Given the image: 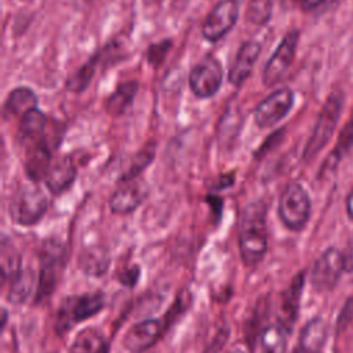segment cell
Wrapping results in <instances>:
<instances>
[{"label": "cell", "instance_id": "6da1fadb", "mask_svg": "<svg viewBox=\"0 0 353 353\" xmlns=\"http://www.w3.org/2000/svg\"><path fill=\"white\" fill-rule=\"evenodd\" d=\"M240 254L247 266H256L268 250L265 207L251 203L245 207L240 223Z\"/></svg>", "mask_w": 353, "mask_h": 353}, {"label": "cell", "instance_id": "7a4b0ae2", "mask_svg": "<svg viewBox=\"0 0 353 353\" xmlns=\"http://www.w3.org/2000/svg\"><path fill=\"white\" fill-rule=\"evenodd\" d=\"M343 95L341 92H332L323 105V109L317 117L313 132L305 146L303 159L312 160L319 154V152L328 143L330 138L334 134L335 125L339 120L342 110Z\"/></svg>", "mask_w": 353, "mask_h": 353}, {"label": "cell", "instance_id": "3957f363", "mask_svg": "<svg viewBox=\"0 0 353 353\" xmlns=\"http://www.w3.org/2000/svg\"><path fill=\"white\" fill-rule=\"evenodd\" d=\"M105 305V298L101 292L83 294L77 296L66 298L57 316L55 328L59 334L70 330L76 323H80L95 313H98Z\"/></svg>", "mask_w": 353, "mask_h": 353}, {"label": "cell", "instance_id": "277c9868", "mask_svg": "<svg viewBox=\"0 0 353 353\" xmlns=\"http://www.w3.org/2000/svg\"><path fill=\"white\" fill-rule=\"evenodd\" d=\"M279 215L291 230H301L310 216V199L306 190L296 182L287 185L279 201Z\"/></svg>", "mask_w": 353, "mask_h": 353}, {"label": "cell", "instance_id": "5b68a950", "mask_svg": "<svg viewBox=\"0 0 353 353\" xmlns=\"http://www.w3.org/2000/svg\"><path fill=\"white\" fill-rule=\"evenodd\" d=\"M47 210L46 194L34 185L22 186L10 201V215L15 223L30 226L37 223Z\"/></svg>", "mask_w": 353, "mask_h": 353}, {"label": "cell", "instance_id": "8992f818", "mask_svg": "<svg viewBox=\"0 0 353 353\" xmlns=\"http://www.w3.org/2000/svg\"><path fill=\"white\" fill-rule=\"evenodd\" d=\"M342 272H346L343 252L336 248H328L314 262L310 281L317 291H328L335 287Z\"/></svg>", "mask_w": 353, "mask_h": 353}, {"label": "cell", "instance_id": "52a82bcc", "mask_svg": "<svg viewBox=\"0 0 353 353\" xmlns=\"http://www.w3.org/2000/svg\"><path fill=\"white\" fill-rule=\"evenodd\" d=\"M298 37L299 33L296 30H291L283 37L281 43L279 44L273 55L269 58L266 66L263 68L262 80L265 85L272 87L283 79V76L292 63L298 44Z\"/></svg>", "mask_w": 353, "mask_h": 353}, {"label": "cell", "instance_id": "ba28073f", "mask_svg": "<svg viewBox=\"0 0 353 353\" xmlns=\"http://www.w3.org/2000/svg\"><path fill=\"white\" fill-rule=\"evenodd\" d=\"M222 66L214 57L200 61L190 72L189 84L199 98H208L218 92L222 84Z\"/></svg>", "mask_w": 353, "mask_h": 353}, {"label": "cell", "instance_id": "9c48e42d", "mask_svg": "<svg viewBox=\"0 0 353 353\" xmlns=\"http://www.w3.org/2000/svg\"><path fill=\"white\" fill-rule=\"evenodd\" d=\"M167 320L149 319L134 324L123 336V346L130 353H143L150 349L164 334Z\"/></svg>", "mask_w": 353, "mask_h": 353}, {"label": "cell", "instance_id": "30bf717a", "mask_svg": "<svg viewBox=\"0 0 353 353\" xmlns=\"http://www.w3.org/2000/svg\"><path fill=\"white\" fill-rule=\"evenodd\" d=\"M294 94L290 88H280L266 97L255 109V123L261 128H268L279 123L291 109Z\"/></svg>", "mask_w": 353, "mask_h": 353}, {"label": "cell", "instance_id": "8fae6325", "mask_svg": "<svg viewBox=\"0 0 353 353\" xmlns=\"http://www.w3.org/2000/svg\"><path fill=\"white\" fill-rule=\"evenodd\" d=\"M239 4L236 0H222L208 14L203 25V36L208 41H216L223 37L237 22Z\"/></svg>", "mask_w": 353, "mask_h": 353}, {"label": "cell", "instance_id": "7c38bea8", "mask_svg": "<svg viewBox=\"0 0 353 353\" xmlns=\"http://www.w3.org/2000/svg\"><path fill=\"white\" fill-rule=\"evenodd\" d=\"M149 188L145 181L138 178L123 181L119 189L110 197L109 205L114 214H128L134 211L148 196Z\"/></svg>", "mask_w": 353, "mask_h": 353}, {"label": "cell", "instance_id": "4fadbf2b", "mask_svg": "<svg viewBox=\"0 0 353 353\" xmlns=\"http://www.w3.org/2000/svg\"><path fill=\"white\" fill-rule=\"evenodd\" d=\"M63 251L62 247L57 243H46L43 247L41 254V272H40V281H39V298L48 295L55 284L57 279L59 277L62 269Z\"/></svg>", "mask_w": 353, "mask_h": 353}, {"label": "cell", "instance_id": "5bb4252c", "mask_svg": "<svg viewBox=\"0 0 353 353\" xmlns=\"http://www.w3.org/2000/svg\"><path fill=\"white\" fill-rule=\"evenodd\" d=\"M303 281H305V273H299L294 277V280L290 283L287 290L280 295L279 307H277V319L279 323L287 332L292 328L299 309V301L301 294L303 290Z\"/></svg>", "mask_w": 353, "mask_h": 353}, {"label": "cell", "instance_id": "9a60e30c", "mask_svg": "<svg viewBox=\"0 0 353 353\" xmlns=\"http://www.w3.org/2000/svg\"><path fill=\"white\" fill-rule=\"evenodd\" d=\"M259 52H261V46L254 40H250L241 44L234 58V62L229 70V81L232 84L240 85L248 79L259 57Z\"/></svg>", "mask_w": 353, "mask_h": 353}, {"label": "cell", "instance_id": "2e32d148", "mask_svg": "<svg viewBox=\"0 0 353 353\" xmlns=\"http://www.w3.org/2000/svg\"><path fill=\"white\" fill-rule=\"evenodd\" d=\"M51 167V149L48 148L47 141H40L33 143L26 154L25 171L26 175L33 182H39L46 178Z\"/></svg>", "mask_w": 353, "mask_h": 353}, {"label": "cell", "instance_id": "e0dca14e", "mask_svg": "<svg viewBox=\"0 0 353 353\" xmlns=\"http://www.w3.org/2000/svg\"><path fill=\"white\" fill-rule=\"evenodd\" d=\"M76 167L69 157H61L51 164L44 182L48 190L54 194H61L65 192L76 178Z\"/></svg>", "mask_w": 353, "mask_h": 353}, {"label": "cell", "instance_id": "ac0fdd59", "mask_svg": "<svg viewBox=\"0 0 353 353\" xmlns=\"http://www.w3.org/2000/svg\"><path fill=\"white\" fill-rule=\"evenodd\" d=\"M46 128H47L46 114L34 108L22 116V120L18 128V138L22 142H29L32 145L37 143L44 139Z\"/></svg>", "mask_w": 353, "mask_h": 353}, {"label": "cell", "instance_id": "d6986e66", "mask_svg": "<svg viewBox=\"0 0 353 353\" xmlns=\"http://www.w3.org/2000/svg\"><path fill=\"white\" fill-rule=\"evenodd\" d=\"M70 353H109V343L102 332L95 328L81 330L73 339Z\"/></svg>", "mask_w": 353, "mask_h": 353}, {"label": "cell", "instance_id": "ffe728a7", "mask_svg": "<svg viewBox=\"0 0 353 353\" xmlns=\"http://www.w3.org/2000/svg\"><path fill=\"white\" fill-rule=\"evenodd\" d=\"M37 105L36 94L28 87H18L8 94L4 103V116H23Z\"/></svg>", "mask_w": 353, "mask_h": 353}, {"label": "cell", "instance_id": "44dd1931", "mask_svg": "<svg viewBox=\"0 0 353 353\" xmlns=\"http://www.w3.org/2000/svg\"><path fill=\"white\" fill-rule=\"evenodd\" d=\"M138 92L137 81H127L117 87V90L109 97L106 102V110L112 116H119L125 112V109L132 103Z\"/></svg>", "mask_w": 353, "mask_h": 353}, {"label": "cell", "instance_id": "7402d4cb", "mask_svg": "<svg viewBox=\"0 0 353 353\" xmlns=\"http://www.w3.org/2000/svg\"><path fill=\"white\" fill-rule=\"evenodd\" d=\"M325 324L321 319H313L302 330L299 338V346L306 349L309 353H319L325 339Z\"/></svg>", "mask_w": 353, "mask_h": 353}, {"label": "cell", "instance_id": "603a6c76", "mask_svg": "<svg viewBox=\"0 0 353 353\" xmlns=\"http://www.w3.org/2000/svg\"><path fill=\"white\" fill-rule=\"evenodd\" d=\"M34 274L30 270L22 269L12 280L8 281V299L14 303H21L28 299L32 292Z\"/></svg>", "mask_w": 353, "mask_h": 353}, {"label": "cell", "instance_id": "cb8c5ba5", "mask_svg": "<svg viewBox=\"0 0 353 353\" xmlns=\"http://www.w3.org/2000/svg\"><path fill=\"white\" fill-rule=\"evenodd\" d=\"M287 346V331L280 324L265 328L261 342V353H284Z\"/></svg>", "mask_w": 353, "mask_h": 353}, {"label": "cell", "instance_id": "d4e9b609", "mask_svg": "<svg viewBox=\"0 0 353 353\" xmlns=\"http://www.w3.org/2000/svg\"><path fill=\"white\" fill-rule=\"evenodd\" d=\"M97 66V58H91L88 62H85L81 68H79L68 80H66V88L72 92H81L87 88L90 84Z\"/></svg>", "mask_w": 353, "mask_h": 353}, {"label": "cell", "instance_id": "484cf974", "mask_svg": "<svg viewBox=\"0 0 353 353\" xmlns=\"http://www.w3.org/2000/svg\"><path fill=\"white\" fill-rule=\"evenodd\" d=\"M353 148V119L346 123V125L342 128V131L338 135V141L336 145L334 148V152L330 156V161H327V167L334 168L335 165H338V163L342 160V157Z\"/></svg>", "mask_w": 353, "mask_h": 353}, {"label": "cell", "instance_id": "4316f807", "mask_svg": "<svg viewBox=\"0 0 353 353\" xmlns=\"http://www.w3.org/2000/svg\"><path fill=\"white\" fill-rule=\"evenodd\" d=\"M153 157H154V145H153V143H149V145H146L141 152H138V153L134 156V159H132L130 167L127 168V171H125L124 175L121 176V182H123V181H130V179L138 178V175L141 174V171H143V170L150 164V161L153 160Z\"/></svg>", "mask_w": 353, "mask_h": 353}, {"label": "cell", "instance_id": "83f0119b", "mask_svg": "<svg viewBox=\"0 0 353 353\" xmlns=\"http://www.w3.org/2000/svg\"><path fill=\"white\" fill-rule=\"evenodd\" d=\"M270 1L269 0H252L250 6V19L263 23L270 15Z\"/></svg>", "mask_w": 353, "mask_h": 353}, {"label": "cell", "instance_id": "f1b7e54d", "mask_svg": "<svg viewBox=\"0 0 353 353\" xmlns=\"http://www.w3.org/2000/svg\"><path fill=\"white\" fill-rule=\"evenodd\" d=\"M170 47H171V41H168V40H163V41H160L157 44L150 46L149 51H148V61H149V63L153 65V66H159L163 62L164 57L167 55Z\"/></svg>", "mask_w": 353, "mask_h": 353}, {"label": "cell", "instance_id": "f546056e", "mask_svg": "<svg viewBox=\"0 0 353 353\" xmlns=\"http://www.w3.org/2000/svg\"><path fill=\"white\" fill-rule=\"evenodd\" d=\"M352 314H353V298H349L339 314V319H338V328L342 330L343 327H346L352 319Z\"/></svg>", "mask_w": 353, "mask_h": 353}, {"label": "cell", "instance_id": "4dcf8cb0", "mask_svg": "<svg viewBox=\"0 0 353 353\" xmlns=\"http://www.w3.org/2000/svg\"><path fill=\"white\" fill-rule=\"evenodd\" d=\"M296 1L303 11H312L319 6H321L325 0H296Z\"/></svg>", "mask_w": 353, "mask_h": 353}, {"label": "cell", "instance_id": "1f68e13d", "mask_svg": "<svg viewBox=\"0 0 353 353\" xmlns=\"http://www.w3.org/2000/svg\"><path fill=\"white\" fill-rule=\"evenodd\" d=\"M346 211H347L349 218L353 221V188H352V190H350V193L347 194V199H346Z\"/></svg>", "mask_w": 353, "mask_h": 353}, {"label": "cell", "instance_id": "d6a6232c", "mask_svg": "<svg viewBox=\"0 0 353 353\" xmlns=\"http://www.w3.org/2000/svg\"><path fill=\"white\" fill-rule=\"evenodd\" d=\"M292 353H309V352H307L306 349H303L302 346H299V345H298V346L294 349V352H292Z\"/></svg>", "mask_w": 353, "mask_h": 353}, {"label": "cell", "instance_id": "836d02e7", "mask_svg": "<svg viewBox=\"0 0 353 353\" xmlns=\"http://www.w3.org/2000/svg\"><path fill=\"white\" fill-rule=\"evenodd\" d=\"M77 3H80V4H84V3H88V1H91V0H76Z\"/></svg>", "mask_w": 353, "mask_h": 353}, {"label": "cell", "instance_id": "e575fe53", "mask_svg": "<svg viewBox=\"0 0 353 353\" xmlns=\"http://www.w3.org/2000/svg\"><path fill=\"white\" fill-rule=\"evenodd\" d=\"M230 353H244V352H241V350H232Z\"/></svg>", "mask_w": 353, "mask_h": 353}]
</instances>
